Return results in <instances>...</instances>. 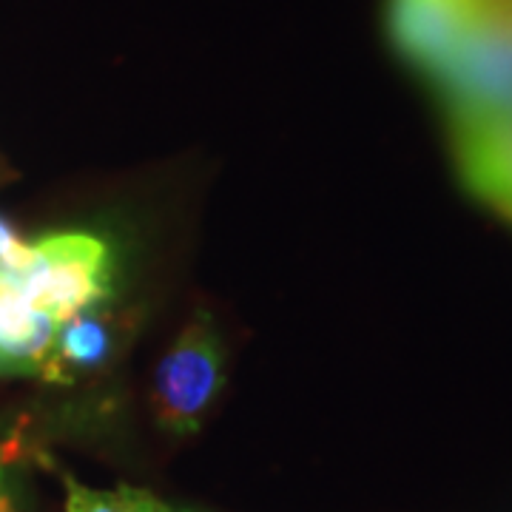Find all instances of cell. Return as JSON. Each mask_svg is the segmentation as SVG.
<instances>
[{
	"instance_id": "obj_1",
	"label": "cell",
	"mask_w": 512,
	"mask_h": 512,
	"mask_svg": "<svg viewBox=\"0 0 512 512\" xmlns=\"http://www.w3.org/2000/svg\"><path fill=\"white\" fill-rule=\"evenodd\" d=\"M12 276L37 311L60 325L92 311L109 296L114 259L109 242L94 234H52L29 245L23 265Z\"/></svg>"
},
{
	"instance_id": "obj_2",
	"label": "cell",
	"mask_w": 512,
	"mask_h": 512,
	"mask_svg": "<svg viewBox=\"0 0 512 512\" xmlns=\"http://www.w3.org/2000/svg\"><path fill=\"white\" fill-rule=\"evenodd\" d=\"M222 382L225 348L220 330L211 313L197 311L154 370L151 407L160 430L177 439L197 433L208 407L220 396Z\"/></svg>"
},
{
	"instance_id": "obj_3",
	"label": "cell",
	"mask_w": 512,
	"mask_h": 512,
	"mask_svg": "<svg viewBox=\"0 0 512 512\" xmlns=\"http://www.w3.org/2000/svg\"><path fill=\"white\" fill-rule=\"evenodd\" d=\"M481 15V0H390V37L421 72L436 77L458 55Z\"/></svg>"
},
{
	"instance_id": "obj_4",
	"label": "cell",
	"mask_w": 512,
	"mask_h": 512,
	"mask_svg": "<svg viewBox=\"0 0 512 512\" xmlns=\"http://www.w3.org/2000/svg\"><path fill=\"white\" fill-rule=\"evenodd\" d=\"M453 143L464 185L512 220V111L453 123Z\"/></svg>"
},
{
	"instance_id": "obj_5",
	"label": "cell",
	"mask_w": 512,
	"mask_h": 512,
	"mask_svg": "<svg viewBox=\"0 0 512 512\" xmlns=\"http://www.w3.org/2000/svg\"><path fill=\"white\" fill-rule=\"evenodd\" d=\"M57 322L37 311L12 271L0 268V373L63 382L55 356Z\"/></svg>"
},
{
	"instance_id": "obj_6",
	"label": "cell",
	"mask_w": 512,
	"mask_h": 512,
	"mask_svg": "<svg viewBox=\"0 0 512 512\" xmlns=\"http://www.w3.org/2000/svg\"><path fill=\"white\" fill-rule=\"evenodd\" d=\"M111 350H114V333L97 313L83 311L57 325L55 356L57 367L63 373V382L69 379L66 367L92 370V367L109 362Z\"/></svg>"
},
{
	"instance_id": "obj_7",
	"label": "cell",
	"mask_w": 512,
	"mask_h": 512,
	"mask_svg": "<svg viewBox=\"0 0 512 512\" xmlns=\"http://www.w3.org/2000/svg\"><path fill=\"white\" fill-rule=\"evenodd\" d=\"M63 487H66V512H146L143 490L137 487L94 490L80 484L69 473H63Z\"/></svg>"
},
{
	"instance_id": "obj_8",
	"label": "cell",
	"mask_w": 512,
	"mask_h": 512,
	"mask_svg": "<svg viewBox=\"0 0 512 512\" xmlns=\"http://www.w3.org/2000/svg\"><path fill=\"white\" fill-rule=\"evenodd\" d=\"M20 441L9 419H0V512H20L23 484H20Z\"/></svg>"
},
{
	"instance_id": "obj_9",
	"label": "cell",
	"mask_w": 512,
	"mask_h": 512,
	"mask_svg": "<svg viewBox=\"0 0 512 512\" xmlns=\"http://www.w3.org/2000/svg\"><path fill=\"white\" fill-rule=\"evenodd\" d=\"M26 254H29V242H23L18 231L0 217V268L15 271L23 265Z\"/></svg>"
},
{
	"instance_id": "obj_10",
	"label": "cell",
	"mask_w": 512,
	"mask_h": 512,
	"mask_svg": "<svg viewBox=\"0 0 512 512\" xmlns=\"http://www.w3.org/2000/svg\"><path fill=\"white\" fill-rule=\"evenodd\" d=\"M143 510L146 512H197V510H185V507H174V504H165L157 495H151L143 490Z\"/></svg>"
}]
</instances>
